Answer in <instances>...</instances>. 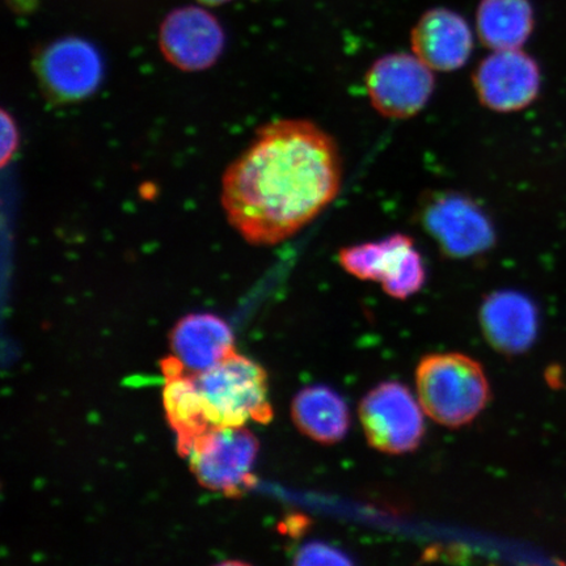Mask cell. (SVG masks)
I'll return each instance as SVG.
<instances>
[{"instance_id": "6da1fadb", "label": "cell", "mask_w": 566, "mask_h": 566, "mask_svg": "<svg viewBox=\"0 0 566 566\" xmlns=\"http://www.w3.org/2000/svg\"><path fill=\"white\" fill-rule=\"evenodd\" d=\"M343 163L334 138L307 119H280L258 132L222 180V205L248 243L295 235L334 202Z\"/></svg>"}, {"instance_id": "7a4b0ae2", "label": "cell", "mask_w": 566, "mask_h": 566, "mask_svg": "<svg viewBox=\"0 0 566 566\" xmlns=\"http://www.w3.org/2000/svg\"><path fill=\"white\" fill-rule=\"evenodd\" d=\"M416 386L424 412L449 428L475 420L491 398L483 367L459 353L423 357L416 370Z\"/></svg>"}, {"instance_id": "3957f363", "label": "cell", "mask_w": 566, "mask_h": 566, "mask_svg": "<svg viewBox=\"0 0 566 566\" xmlns=\"http://www.w3.org/2000/svg\"><path fill=\"white\" fill-rule=\"evenodd\" d=\"M205 412L212 427H244L248 421L268 423L273 408L263 367L233 353L211 369L196 374Z\"/></svg>"}, {"instance_id": "277c9868", "label": "cell", "mask_w": 566, "mask_h": 566, "mask_svg": "<svg viewBox=\"0 0 566 566\" xmlns=\"http://www.w3.org/2000/svg\"><path fill=\"white\" fill-rule=\"evenodd\" d=\"M259 442L244 427H216L197 438L187 458L198 483L237 497L254 483Z\"/></svg>"}, {"instance_id": "5b68a950", "label": "cell", "mask_w": 566, "mask_h": 566, "mask_svg": "<svg viewBox=\"0 0 566 566\" xmlns=\"http://www.w3.org/2000/svg\"><path fill=\"white\" fill-rule=\"evenodd\" d=\"M339 264L359 280L381 283L385 292L396 300H407L420 292L427 271L413 239L395 233L379 242L344 248Z\"/></svg>"}, {"instance_id": "8992f818", "label": "cell", "mask_w": 566, "mask_h": 566, "mask_svg": "<svg viewBox=\"0 0 566 566\" xmlns=\"http://www.w3.org/2000/svg\"><path fill=\"white\" fill-rule=\"evenodd\" d=\"M359 417L367 441L386 454L416 450L424 434L422 409L407 386L398 381L373 388L360 401Z\"/></svg>"}, {"instance_id": "52a82bcc", "label": "cell", "mask_w": 566, "mask_h": 566, "mask_svg": "<svg viewBox=\"0 0 566 566\" xmlns=\"http://www.w3.org/2000/svg\"><path fill=\"white\" fill-rule=\"evenodd\" d=\"M433 73L415 54H387L367 71V95L381 116L410 118L419 115L433 95Z\"/></svg>"}, {"instance_id": "ba28073f", "label": "cell", "mask_w": 566, "mask_h": 566, "mask_svg": "<svg viewBox=\"0 0 566 566\" xmlns=\"http://www.w3.org/2000/svg\"><path fill=\"white\" fill-rule=\"evenodd\" d=\"M473 88L481 104L494 112L527 108L541 91V70L526 53L499 51L481 61L473 74Z\"/></svg>"}, {"instance_id": "9c48e42d", "label": "cell", "mask_w": 566, "mask_h": 566, "mask_svg": "<svg viewBox=\"0 0 566 566\" xmlns=\"http://www.w3.org/2000/svg\"><path fill=\"white\" fill-rule=\"evenodd\" d=\"M159 45L171 65L201 71L214 65L224 48V33L214 15L201 7L175 10L160 27Z\"/></svg>"}, {"instance_id": "30bf717a", "label": "cell", "mask_w": 566, "mask_h": 566, "mask_svg": "<svg viewBox=\"0 0 566 566\" xmlns=\"http://www.w3.org/2000/svg\"><path fill=\"white\" fill-rule=\"evenodd\" d=\"M103 61L95 46L82 39L54 42L41 55L39 73L49 94L63 102H76L97 90Z\"/></svg>"}, {"instance_id": "8fae6325", "label": "cell", "mask_w": 566, "mask_h": 566, "mask_svg": "<svg viewBox=\"0 0 566 566\" xmlns=\"http://www.w3.org/2000/svg\"><path fill=\"white\" fill-rule=\"evenodd\" d=\"M413 54L433 71H455L469 62L473 38L459 13L434 9L423 13L410 34Z\"/></svg>"}, {"instance_id": "7c38bea8", "label": "cell", "mask_w": 566, "mask_h": 566, "mask_svg": "<svg viewBox=\"0 0 566 566\" xmlns=\"http://www.w3.org/2000/svg\"><path fill=\"white\" fill-rule=\"evenodd\" d=\"M442 251L452 258H469L493 243V229L479 208L463 197L449 196L431 205L424 218Z\"/></svg>"}, {"instance_id": "4fadbf2b", "label": "cell", "mask_w": 566, "mask_h": 566, "mask_svg": "<svg viewBox=\"0 0 566 566\" xmlns=\"http://www.w3.org/2000/svg\"><path fill=\"white\" fill-rule=\"evenodd\" d=\"M480 322L488 343L506 356L527 352L539 331V313L534 302L509 290L486 296Z\"/></svg>"}, {"instance_id": "5bb4252c", "label": "cell", "mask_w": 566, "mask_h": 566, "mask_svg": "<svg viewBox=\"0 0 566 566\" xmlns=\"http://www.w3.org/2000/svg\"><path fill=\"white\" fill-rule=\"evenodd\" d=\"M174 357L187 370L200 374L235 353L230 325L211 314L182 317L169 337Z\"/></svg>"}, {"instance_id": "9a60e30c", "label": "cell", "mask_w": 566, "mask_h": 566, "mask_svg": "<svg viewBox=\"0 0 566 566\" xmlns=\"http://www.w3.org/2000/svg\"><path fill=\"white\" fill-rule=\"evenodd\" d=\"M161 370L166 378L163 402L167 420L177 436L180 454L186 457L197 438L214 427L205 412L196 374L187 370L175 357L163 360Z\"/></svg>"}, {"instance_id": "2e32d148", "label": "cell", "mask_w": 566, "mask_h": 566, "mask_svg": "<svg viewBox=\"0 0 566 566\" xmlns=\"http://www.w3.org/2000/svg\"><path fill=\"white\" fill-rule=\"evenodd\" d=\"M292 415L304 436L323 444L343 441L350 428L348 406L327 386L303 388L295 395Z\"/></svg>"}, {"instance_id": "e0dca14e", "label": "cell", "mask_w": 566, "mask_h": 566, "mask_svg": "<svg viewBox=\"0 0 566 566\" xmlns=\"http://www.w3.org/2000/svg\"><path fill=\"white\" fill-rule=\"evenodd\" d=\"M481 44L493 52L521 49L534 30L528 0H481L476 15Z\"/></svg>"}, {"instance_id": "ac0fdd59", "label": "cell", "mask_w": 566, "mask_h": 566, "mask_svg": "<svg viewBox=\"0 0 566 566\" xmlns=\"http://www.w3.org/2000/svg\"><path fill=\"white\" fill-rule=\"evenodd\" d=\"M298 565H350L344 552L324 543H308L296 555Z\"/></svg>"}, {"instance_id": "d6986e66", "label": "cell", "mask_w": 566, "mask_h": 566, "mask_svg": "<svg viewBox=\"0 0 566 566\" xmlns=\"http://www.w3.org/2000/svg\"><path fill=\"white\" fill-rule=\"evenodd\" d=\"M19 129L12 116L6 111L2 112V166L6 167L19 146Z\"/></svg>"}, {"instance_id": "ffe728a7", "label": "cell", "mask_w": 566, "mask_h": 566, "mask_svg": "<svg viewBox=\"0 0 566 566\" xmlns=\"http://www.w3.org/2000/svg\"><path fill=\"white\" fill-rule=\"evenodd\" d=\"M200 2L208 6H219L230 2V0H200Z\"/></svg>"}]
</instances>
